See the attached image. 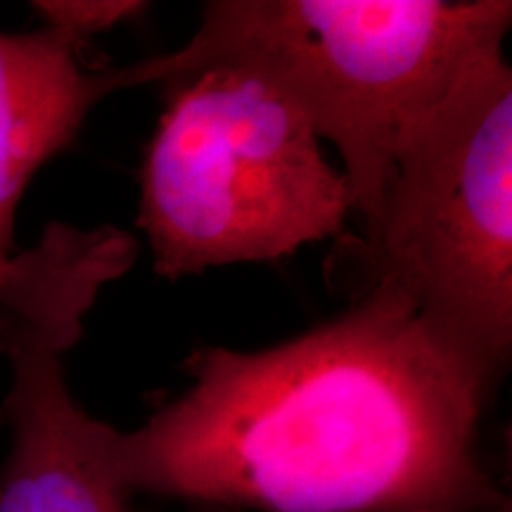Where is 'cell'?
<instances>
[{"mask_svg": "<svg viewBox=\"0 0 512 512\" xmlns=\"http://www.w3.org/2000/svg\"><path fill=\"white\" fill-rule=\"evenodd\" d=\"M164 86L138 209L159 278L278 261L342 233L354 211L342 169L278 88L228 64Z\"/></svg>", "mask_w": 512, "mask_h": 512, "instance_id": "cell-4", "label": "cell"}, {"mask_svg": "<svg viewBox=\"0 0 512 512\" xmlns=\"http://www.w3.org/2000/svg\"><path fill=\"white\" fill-rule=\"evenodd\" d=\"M190 387L114 427L128 494L245 512H510L479 456L496 384L389 283L261 351L204 347Z\"/></svg>", "mask_w": 512, "mask_h": 512, "instance_id": "cell-1", "label": "cell"}, {"mask_svg": "<svg viewBox=\"0 0 512 512\" xmlns=\"http://www.w3.org/2000/svg\"><path fill=\"white\" fill-rule=\"evenodd\" d=\"M53 29L0 31V306L19 309L60 283L93 245V230L53 221L19 249L17 209L29 183L74 143L114 88V67Z\"/></svg>", "mask_w": 512, "mask_h": 512, "instance_id": "cell-6", "label": "cell"}, {"mask_svg": "<svg viewBox=\"0 0 512 512\" xmlns=\"http://www.w3.org/2000/svg\"><path fill=\"white\" fill-rule=\"evenodd\" d=\"M510 24L508 0H209L185 46L114 67V86H164L221 64L261 76L335 145L368 235L403 133L503 48Z\"/></svg>", "mask_w": 512, "mask_h": 512, "instance_id": "cell-2", "label": "cell"}, {"mask_svg": "<svg viewBox=\"0 0 512 512\" xmlns=\"http://www.w3.org/2000/svg\"><path fill=\"white\" fill-rule=\"evenodd\" d=\"M31 8L41 19V27L72 38L81 46H91L95 36L143 15L150 5L140 0H36Z\"/></svg>", "mask_w": 512, "mask_h": 512, "instance_id": "cell-7", "label": "cell"}, {"mask_svg": "<svg viewBox=\"0 0 512 512\" xmlns=\"http://www.w3.org/2000/svg\"><path fill=\"white\" fill-rule=\"evenodd\" d=\"M88 311L86 304L38 313L0 306V358L10 370L0 512H133L114 475V427L79 406L64 373Z\"/></svg>", "mask_w": 512, "mask_h": 512, "instance_id": "cell-5", "label": "cell"}, {"mask_svg": "<svg viewBox=\"0 0 512 512\" xmlns=\"http://www.w3.org/2000/svg\"><path fill=\"white\" fill-rule=\"evenodd\" d=\"M192 512H245L235 508H223V505H190Z\"/></svg>", "mask_w": 512, "mask_h": 512, "instance_id": "cell-8", "label": "cell"}, {"mask_svg": "<svg viewBox=\"0 0 512 512\" xmlns=\"http://www.w3.org/2000/svg\"><path fill=\"white\" fill-rule=\"evenodd\" d=\"M328 278L399 290L486 380L512 356V69L470 64L396 147L375 228L344 242Z\"/></svg>", "mask_w": 512, "mask_h": 512, "instance_id": "cell-3", "label": "cell"}]
</instances>
